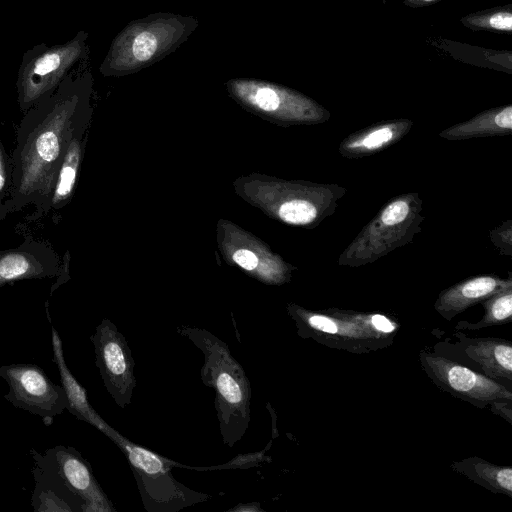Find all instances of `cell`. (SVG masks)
<instances>
[{"instance_id": "cell-1", "label": "cell", "mask_w": 512, "mask_h": 512, "mask_svg": "<svg viewBox=\"0 0 512 512\" xmlns=\"http://www.w3.org/2000/svg\"><path fill=\"white\" fill-rule=\"evenodd\" d=\"M87 60V59H86ZM84 60L25 112L12 154L7 212L33 204L46 211L56 174L74 135L87 128L93 78Z\"/></svg>"}, {"instance_id": "cell-2", "label": "cell", "mask_w": 512, "mask_h": 512, "mask_svg": "<svg viewBox=\"0 0 512 512\" xmlns=\"http://www.w3.org/2000/svg\"><path fill=\"white\" fill-rule=\"evenodd\" d=\"M177 333L188 338L204 355L201 379L215 392V409L223 443L230 448L242 439L251 420L252 390L244 368L228 345L209 331L180 325Z\"/></svg>"}, {"instance_id": "cell-3", "label": "cell", "mask_w": 512, "mask_h": 512, "mask_svg": "<svg viewBox=\"0 0 512 512\" xmlns=\"http://www.w3.org/2000/svg\"><path fill=\"white\" fill-rule=\"evenodd\" d=\"M287 312L295 321L297 333L334 349L367 353L391 345L399 325L381 313L338 308L320 311L289 303Z\"/></svg>"}, {"instance_id": "cell-4", "label": "cell", "mask_w": 512, "mask_h": 512, "mask_svg": "<svg viewBox=\"0 0 512 512\" xmlns=\"http://www.w3.org/2000/svg\"><path fill=\"white\" fill-rule=\"evenodd\" d=\"M423 202L418 193L390 199L338 258L339 266L360 267L410 243L421 230Z\"/></svg>"}, {"instance_id": "cell-5", "label": "cell", "mask_w": 512, "mask_h": 512, "mask_svg": "<svg viewBox=\"0 0 512 512\" xmlns=\"http://www.w3.org/2000/svg\"><path fill=\"white\" fill-rule=\"evenodd\" d=\"M88 34L79 31L69 41L40 43L24 52L17 74V102L26 112L51 94L62 80L88 57Z\"/></svg>"}, {"instance_id": "cell-6", "label": "cell", "mask_w": 512, "mask_h": 512, "mask_svg": "<svg viewBox=\"0 0 512 512\" xmlns=\"http://www.w3.org/2000/svg\"><path fill=\"white\" fill-rule=\"evenodd\" d=\"M110 439L126 456L147 511H178L211 497L176 481L170 470L173 461L129 441L117 431Z\"/></svg>"}, {"instance_id": "cell-7", "label": "cell", "mask_w": 512, "mask_h": 512, "mask_svg": "<svg viewBox=\"0 0 512 512\" xmlns=\"http://www.w3.org/2000/svg\"><path fill=\"white\" fill-rule=\"evenodd\" d=\"M269 212L278 220L312 229L331 216L346 188L333 183L275 181L270 186Z\"/></svg>"}, {"instance_id": "cell-8", "label": "cell", "mask_w": 512, "mask_h": 512, "mask_svg": "<svg viewBox=\"0 0 512 512\" xmlns=\"http://www.w3.org/2000/svg\"><path fill=\"white\" fill-rule=\"evenodd\" d=\"M420 362L432 382L454 397L480 408L495 402L512 403L510 388L456 361L421 352Z\"/></svg>"}, {"instance_id": "cell-9", "label": "cell", "mask_w": 512, "mask_h": 512, "mask_svg": "<svg viewBox=\"0 0 512 512\" xmlns=\"http://www.w3.org/2000/svg\"><path fill=\"white\" fill-rule=\"evenodd\" d=\"M0 377L8 385L4 398L15 407L41 417L46 425L67 408L63 387L52 382L35 364L0 366Z\"/></svg>"}, {"instance_id": "cell-10", "label": "cell", "mask_w": 512, "mask_h": 512, "mask_svg": "<svg viewBox=\"0 0 512 512\" xmlns=\"http://www.w3.org/2000/svg\"><path fill=\"white\" fill-rule=\"evenodd\" d=\"M94 346L95 363L104 386L120 408L132 401L136 387L135 362L125 336L109 319H103L90 336Z\"/></svg>"}, {"instance_id": "cell-11", "label": "cell", "mask_w": 512, "mask_h": 512, "mask_svg": "<svg viewBox=\"0 0 512 512\" xmlns=\"http://www.w3.org/2000/svg\"><path fill=\"white\" fill-rule=\"evenodd\" d=\"M238 94L247 105L281 125L322 124L331 117L314 99L282 86L243 83Z\"/></svg>"}, {"instance_id": "cell-12", "label": "cell", "mask_w": 512, "mask_h": 512, "mask_svg": "<svg viewBox=\"0 0 512 512\" xmlns=\"http://www.w3.org/2000/svg\"><path fill=\"white\" fill-rule=\"evenodd\" d=\"M31 453L36 463L48 467V470L81 500L82 511H116L97 482L89 462L75 448L58 445L47 449L45 456L39 455L33 449Z\"/></svg>"}, {"instance_id": "cell-13", "label": "cell", "mask_w": 512, "mask_h": 512, "mask_svg": "<svg viewBox=\"0 0 512 512\" xmlns=\"http://www.w3.org/2000/svg\"><path fill=\"white\" fill-rule=\"evenodd\" d=\"M512 287V277L477 275L442 290L434 303L437 313L451 321L468 308L482 302L491 295Z\"/></svg>"}, {"instance_id": "cell-14", "label": "cell", "mask_w": 512, "mask_h": 512, "mask_svg": "<svg viewBox=\"0 0 512 512\" xmlns=\"http://www.w3.org/2000/svg\"><path fill=\"white\" fill-rule=\"evenodd\" d=\"M57 271L56 255L42 244H22L0 252V286L14 280L51 277Z\"/></svg>"}, {"instance_id": "cell-15", "label": "cell", "mask_w": 512, "mask_h": 512, "mask_svg": "<svg viewBox=\"0 0 512 512\" xmlns=\"http://www.w3.org/2000/svg\"><path fill=\"white\" fill-rule=\"evenodd\" d=\"M413 124L405 118L375 123L346 136L339 145V152L349 159L374 155L400 141Z\"/></svg>"}, {"instance_id": "cell-16", "label": "cell", "mask_w": 512, "mask_h": 512, "mask_svg": "<svg viewBox=\"0 0 512 512\" xmlns=\"http://www.w3.org/2000/svg\"><path fill=\"white\" fill-rule=\"evenodd\" d=\"M51 332L53 362L57 365L60 374L61 386L66 394V410H68L69 413L74 415L77 419L91 424L107 437H110L115 430L109 426L90 405L86 390L74 378L66 364L62 341L57 330L53 326L51 328Z\"/></svg>"}, {"instance_id": "cell-17", "label": "cell", "mask_w": 512, "mask_h": 512, "mask_svg": "<svg viewBox=\"0 0 512 512\" xmlns=\"http://www.w3.org/2000/svg\"><path fill=\"white\" fill-rule=\"evenodd\" d=\"M464 353L477 362L484 375L512 382V343L494 337L468 339Z\"/></svg>"}, {"instance_id": "cell-18", "label": "cell", "mask_w": 512, "mask_h": 512, "mask_svg": "<svg viewBox=\"0 0 512 512\" xmlns=\"http://www.w3.org/2000/svg\"><path fill=\"white\" fill-rule=\"evenodd\" d=\"M512 133V105L485 110L469 120L454 124L439 133L446 140L504 136Z\"/></svg>"}, {"instance_id": "cell-19", "label": "cell", "mask_w": 512, "mask_h": 512, "mask_svg": "<svg viewBox=\"0 0 512 512\" xmlns=\"http://www.w3.org/2000/svg\"><path fill=\"white\" fill-rule=\"evenodd\" d=\"M434 45L462 63L512 74L510 50L478 47L450 39H439Z\"/></svg>"}, {"instance_id": "cell-20", "label": "cell", "mask_w": 512, "mask_h": 512, "mask_svg": "<svg viewBox=\"0 0 512 512\" xmlns=\"http://www.w3.org/2000/svg\"><path fill=\"white\" fill-rule=\"evenodd\" d=\"M450 467L483 488L512 498V469L510 466L496 465L473 456L462 461L452 462Z\"/></svg>"}, {"instance_id": "cell-21", "label": "cell", "mask_w": 512, "mask_h": 512, "mask_svg": "<svg viewBox=\"0 0 512 512\" xmlns=\"http://www.w3.org/2000/svg\"><path fill=\"white\" fill-rule=\"evenodd\" d=\"M86 128L78 131L71 139L58 168L51 197L46 211L58 209L71 198L78 177L84 147Z\"/></svg>"}, {"instance_id": "cell-22", "label": "cell", "mask_w": 512, "mask_h": 512, "mask_svg": "<svg viewBox=\"0 0 512 512\" xmlns=\"http://www.w3.org/2000/svg\"><path fill=\"white\" fill-rule=\"evenodd\" d=\"M484 315L474 324L459 323L457 328L478 330L512 321V287L501 290L480 302Z\"/></svg>"}, {"instance_id": "cell-23", "label": "cell", "mask_w": 512, "mask_h": 512, "mask_svg": "<svg viewBox=\"0 0 512 512\" xmlns=\"http://www.w3.org/2000/svg\"><path fill=\"white\" fill-rule=\"evenodd\" d=\"M462 25L474 31L511 34L512 5L498 6L473 12L460 19Z\"/></svg>"}, {"instance_id": "cell-24", "label": "cell", "mask_w": 512, "mask_h": 512, "mask_svg": "<svg viewBox=\"0 0 512 512\" xmlns=\"http://www.w3.org/2000/svg\"><path fill=\"white\" fill-rule=\"evenodd\" d=\"M33 508L35 511H74L75 507L67 503L61 496L44 487L39 481H36V488L33 493Z\"/></svg>"}, {"instance_id": "cell-25", "label": "cell", "mask_w": 512, "mask_h": 512, "mask_svg": "<svg viewBox=\"0 0 512 512\" xmlns=\"http://www.w3.org/2000/svg\"><path fill=\"white\" fill-rule=\"evenodd\" d=\"M159 47L158 37L150 30L139 32L133 39L131 51L138 62H147L155 56Z\"/></svg>"}, {"instance_id": "cell-26", "label": "cell", "mask_w": 512, "mask_h": 512, "mask_svg": "<svg viewBox=\"0 0 512 512\" xmlns=\"http://www.w3.org/2000/svg\"><path fill=\"white\" fill-rule=\"evenodd\" d=\"M12 184V157L0 141V218L6 214L5 202L9 198Z\"/></svg>"}, {"instance_id": "cell-27", "label": "cell", "mask_w": 512, "mask_h": 512, "mask_svg": "<svg viewBox=\"0 0 512 512\" xmlns=\"http://www.w3.org/2000/svg\"><path fill=\"white\" fill-rule=\"evenodd\" d=\"M490 240L500 254L512 256V220L509 219L491 230Z\"/></svg>"}, {"instance_id": "cell-28", "label": "cell", "mask_w": 512, "mask_h": 512, "mask_svg": "<svg viewBox=\"0 0 512 512\" xmlns=\"http://www.w3.org/2000/svg\"><path fill=\"white\" fill-rule=\"evenodd\" d=\"M232 260L245 271L257 275L259 276V279H261L260 259L255 254L254 250L249 248H239L233 252Z\"/></svg>"}, {"instance_id": "cell-29", "label": "cell", "mask_w": 512, "mask_h": 512, "mask_svg": "<svg viewBox=\"0 0 512 512\" xmlns=\"http://www.w3.org/2000/svg\"><path fill=\"white\" fill-rule=\"evenodd\" d=\"M265 450L261 452L256 453H250L245 455H238L237 457L233 458L230 462L226 463L225 465L221 466H215V467H208V468H195V467H189L190 469L195 470H212V469H224V468H248L251 466H257L260 465L264 459Z\"/></svg>"}, {"instance_id": "cell-30", "label": "cell", "mask_w": 512, "mask_h": 512, "mask_svg": "<svg viewBox=\"0 0 512 512\" xmlns=\"http://www.w3.org/2000/svg\"><path fill=\"white\" fill-rule=\"evenodd\" d=\"M511 405L510 402H495L490 404V409L495 413L502 417H504L509 423H512V414H511Z\"/></svg>"}, {"instance_id": "cell-31", "label": "cell", "mask_w": 512, "mask_h": 512, "mask_svg": "<svg viewBox=\"0 0 512 512\" xmlns=\"http://www.w3.org/2000/svg\"><path fill=\"white\" fill-rule=\"evenodd\" d=\"M228 511L233 512H264V509L261 508L259 503H240L237 506L230 508Z\"/></svg>"}, {"instance_id": "cell-32", "label": "cell", "mask_w": 512, "mask_h": 512, "mask_svg": "<svg viewBox=\"0 0 512 512\" xmlns=\"http://www.w3.org/2000/svg\"><path fill=\"white\" fill-rule=\"evenodd\" d=\"M440 1L442 0H403V3L410 8H423Z\"/></svg>"}]
</instances>
